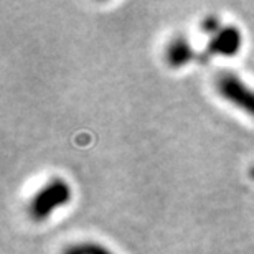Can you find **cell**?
<instances>
[{"label": "cell", "mask_w": 254, "mask_h": 254, "mask_svg": "<svg viewBox=\"0 0 254 254\" xmlns=\"http://www.w3.org/2000/svg\"><path fill=\"white\" fill-rule=\"evenodd\" d=\"M71 189L62 179L50 180L47 185L40 190L33 200L30 201L28 215L33 221H43L57 210L58 206H63L69 201Z\"/></svg>", "instance_id": "1"}, {"label": "cell", "mask_w": 254, "mask_h": 254, "mask_svg": "<svg viewBox=\"0 0 254 254\" xmlns=\"http://www.w3.org/2000/svg\"><path fill=\"white\" fill-rule=\"evenodd\" d=\"M250 177H251V179L254 180V167H253V169L250 170Z\"/></svg>", "instance_id": "7"}, {"label": "cell", "mask_w": 254, "mask_h": 254, "mask_svg": "<svg viewBox=\"0 0 254 254\" xmlns=\"http://www.w3.org/2000/svg\"><path fill=\"white\" fill-rule=\"evenodd\" d=\"M201 30L208 35H215L221 30V25H220V20H218V17H215V15H210V17H206L205 20H203L201 23Z\"/></svg>", "instance_id": "6"}, {"label": "cell", "mask_w": 254, "mask_h": 254, "mask_svg": "<svg viewBox=\"0 0 254 254\" xmlns=\"http://www.w3.org/2000/svg\"><path fill=\"white\" fill-rule=\"evenodd\" d=\"M63 254H113L108 248L98 245V243H78L66 248Z\"/></svg>", "instance_id": "5"}, {"label": "cell", "mask_w": 254, "mask_h": 254, "mask_svg": "<svg viewBox=\"0 0 254 254\" xmlns=\"http://www.w3.org/2000/svg\"><path fill=\"white\" fill-rule=\"evenodd\" d=\"M193 58H195V52H193L191 45L182 37L172 40L165 50V62L170 68H182L187 63H190Z\"/></svg>", "instance_id": "4"}, {"label": "cell", "mask_w": 254, "mask_h": 254, "mask_svg": "<svg viewBox=\"0 0 254 254\" xmlns=\"http://www.w3.org/2000/svg\"><path fill=\"white\" fill-rule=\"evenodd\" d=\"M216 89L221 98L254 118V89L248 88L241 78L233 73H220L216 78Z\"/></svg>", "instance_id": "2"}, {"label": "cell", "mask_w": 254, "mask_h": 254, "mask_svg": "<svg viewBox=\"0 0 254 254\" xmlns=\"http://www.w3.org/2000/svg\"><path fill=\"white\" fill-rule=\"evenodd\" d=\"M241 32L235 25H228V27L221 28L215 37L210 40L206 50L201 55V62H205L210 57H233L240 52L241 48Z\"/></svg>", "instance_id": "3"}]
</instances>
